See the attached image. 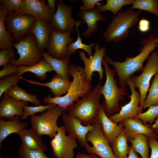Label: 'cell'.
Wrapping results in <instances>:
<instances>
[{
	"label": "cell",
	"mask_w": 158,
	"mask_h": 158,
	"mask_svg": "<svg viewBox=\"0 0 158 158\" xmlns=\"http://www.w3.org/2000/svg\"><path fill=\"white\" fill-rule=\"evenodd\" d=\"M142 46L140 48V52L136 56L127 57L123 62L113 61L110 57L105 55L104 58L108 63L113 65L119 76L118 85L120 87L126 88V79L136 72L142 71L145 68L143 64L148 59L150 54L158 47V37L152 34L147 39L140 42Z\"/></svg>",
	"instance_id": "6da1fadb"
},
{
	"label": "cell",
	"mask_w": 158,
	"mask_h": 158,
	"mask_svg": "<svg viewBox=\"0 0 158 158\" xmlns=\"http://www.w3.org/2000/svg\"><path fill=\"white\" fill-rule=\"evenodd\" d=\"M68 70L73 77V80L67 93L62 97H54L49 94L43 99L45 104H53L59 106L63 111H68V108L73 104V102L79 100V97H83L91 90V83L85 80L84 68L74 64H71Z\"/></svg>",
	"instance_id": "7a4b0ae2"
},
{
	"label": "cell",
	"mask_w": 158,
	"mask_h": 158,
	"mask_svg": "<svg viewBox=\"0 0 158 158\" xmlns=\"http://www.w3.org/2000/svg\"><path fill=\"white\" fill-rule=\"evenodd\" d=\"M102 86L99 83L81 100L69 107L68 114L78 118L85 126L95 123L97 121L100 105Z\"/></svg>",
	"instance_id": "3957f363"
},
{
	"label": "cell",
	"mask_w": 158,
	"mask_h": 158,
	"mask_svg": "<svg viewBox=\"0 0 158 158\" xmlns=\"http://www.w3.org/2000/svg\"><path fill=\"white\" fill-rule=\"evenodd\" d=\"M142 11L129 9L119 11L103 33L107 42H118L129 35L130 29L136 25Z\"/></svg>",
	"instance_id": "277c9868"
},
{
	"label": "cell",
	"mask_w": 158,
	"mask_h": 158,
	"mask_svg": "<svg viewBox=\"0 0 158 158\" xmlns=\"http://www.w3.org/2000/svg\"><path fill=\"white\" fill-rule=\"evenodd\" d=\"M102 64L103 65L106 76V82L103 86H102L101 94L104 97V101L102 103L105 108V113L109 117L115 112L118 113L121 110L119 106L120 101L124 100V95H127L126 88H119L117 85V81L114 78L116 72L114 69L111 70L109 67V64L104 58Z\"/></svg>",
	"instance_id": "5b68a950"
},
{
	"label": "cell",
	"mask_w": 158,
	"mask_h": 158,
	"mask_svg": "<svg viewBox=\"0 0 158 158\" xmlns=\"http://www.w3.org/2000/svg\"><path fill=\"white\" fill-rule=\"evenodd\" d=\"M37 44V39L33 34L30 32L26 35L19 42L13 44L19 57L17 60L11 59L10 63L15 66H31L40 62L42 56Z\"/></svg>",
	"instance_id": "8992f818"
},
{
	"label": "cell",
	"mask_w": 158,
	"mask_h": 158,
	"mask_svg": "<svg viewBox=\"0 0 158 158\" xmlns=\"http://www.w3.org/2000/svg\"><path fill=\"white\" fill-rule=\"evenodd\" d=\"M63 112L60 107L55 105L40 115L31 116V129L39 135H47L53 138L57 133L58 119Z\"/></svg>",
	"instance_id": "52a82bcc"
},
{
	"label": "cell",
	"mask_w": 158,
	"mask_h": 158,
	"mask_svg": "<svg viewBox=\"0 0 158 158\" xmlns=\"http://www.w3.org/2000/svg\"><path fill=\"white\" fill-rule=\"evenodd\" d=\"M37 20L32 16L15 11L6 14L5 25L9 32L12 34L13 44L18 42L25 35L30 32Z\"/></svg>",
	"instance_id": "ba28073f"
},
{
	"label": "cell",
	"mask_w": 158,
	"mask_h": 158,
	"mask_svg": "<svg viewBox=\"0 0 158 158\" xmlns=\"http://www.w3.org/2000/svg\"><path fill=\"white\" fill-rule=\"evenodd\" d=\"M57 10L53 15L50 23L53 29L59 32H73L74 26L76 30L83 22L80 20H75L72 16V7L64 4L62 0H58L56 3Z\"/></svg>",
	"instance_id": "9c48e42d"
},
{
	"label": "cell",
	"mask_w": 158,
	"mask_h": 158,
	"mask_svg": "<svg viewBox=\"0 0 158 158\" xmlns=\"http://www.w3.org/2000/svg\"><path fill=\"white\" fill-rule=\"evenodd\" d=\"M158 73V55L156 51L152 52L142 73L139 75H131L130 78L135 88H138L140 96V106L143 108L144 102L148 90L150 81L154 75Z\"/></svg>",
	"instance_id": "30bf717a"
},
{
	"label": "cell",
	"mask_w": 158,
	"mask_h": 158,
	"mask_svg": "<svg viewBox=\"0 0 158 158\" xmlns=\"http://www.w3.org/2000/svg\"><path fill=\"white\" fill-rule=\"evenodd\" d=\"M93 125V129L90 131L86 137V141L90 142L93 145L87 152L101 158H116L109 143L103 135L100 123L97 120Z\"/></svg>",
	"instance_id": "8fae6325"
},
{
	"label": "cell",
	"mask_w": 158,
	"mask_h": 158,
	"mask_svg": "<svg viewBox=\"0 0 158 158\" xmlns=\"http://www.w3.org/2000/svg\"><path fill=\"white\" fill-rule=\"evenodd\" d=\"M64 125L58 127L57 134L50 143L54 155L57 158H73L74 150L77 147L76 138L66 135Z\"/></svg>",
	"instance_id": "7c38bea8"
},
{
	"label": "cell",
	"mask_w": 158,
	"mask_h": 158,
	"mask_svg": "<svg viewBox=\"0 0 158 158\" xmlns=\"http://www.w3.org/2000/svg\"><path fill=\"white\" fill-rule=\"evenodd\" d=\"M126 83L129 86L131 92V94L128 96L130 99V102L124 106H121V109L118 113L111 114L109 117L111 120L116 123L128 118H133L142 113L143 109V108L138 106L140 101V94L135 90L130 77L127 78Z\"/></svg>",
	"instance_id": "4fadbf2b"
},
{
	"label": "cell",
	"mask_w": 158,
	"mask_h": 158,
	"mask_svg": "<svg viewBox=\"0 0 158 158\" xmlns=\"http://www.w3.org/2000/svg\"><path fill=\"white\" fill-rule=\"evenodd\" d=\"M100 45L98 43L94 47L95 51L92 56L88 58L86 56L85 51H80L79 56L81 60L84 62L85 73V80L91 83L92 75L94 72H98L99 82L103 78L104 70L102 67V61L106 51L104 47L100 48Z\"/></svg>",
	"instance_id": "5bb4252c"
},
{
	"label": "cell",
	"mask_w": 158,
	"mask_h": 158,
	"mask_svg": "<svg viewBox=\"0 0 158 158\" xmlns=\"http://www.w3.org/2000/svg\"><path fill=\"white\" fill-rule=\"evenodd\" d=\"M62 115L66 130L69 135L77 139L80 145L84 146L87 150L90 146L86 141V137L87 133L93 129V124L87 126L83 125L79 119L66 114L65 111L63 112Z\"/></svg>",
	"instance_id": "9a60e30c"
},
{
	"label": "cell",
	"mask_w": 158,
	"mask_h": 158,
	"mask_svg": "<svg viewBox=\"0 0 158 158\" xmlns=\"http://www.w3.org/2000/svg\"><path fill=\"white\" fill-rule=\"evenodd\" d=\"M23 14L30 15L37 20L47 21L51 23L54 13L46 5L44 1L23 0L20 8L15 11Z\"/></svg>",
	"instance_id": "2e32d148"
},
{
	"label": "cell",
	"mask_w": 158,
	"mask_h": 158,
	"mask_svg": "<svg viewBox=\"0 0 158 158\" xmlns=\"http://www.w3.org/2000/svg\"><path fill=\"white\" fill-rule=\"evenodd\" d=\"M71 32H58L53 29L47 47V53L52 57L62 59L66 56L67 47L73 39Z\"/></svg>",
	"instance_id": "e0dca14e"
},
{
	"label": "cell",
	"mask_w": 158,
	"mask_h": 158,
	"mask_svg": "<svg viewBox=\"0 0 158 158\" xmlns=\"http://www.w3.org/2000/svg\"><path fill=\"white\" fill-rule=\"evenodd\" d=\"M28 102L16 100L4 94L0 103V118L13 120L15 116L21 117L24 112L23 107Z\"/></svg>",
	"instance_id": "ac0fdd59"
},
{
	"label": "cell",
	"mask_w": 158,
	"mask_h": 158,
	"mask_svg": "<svg viewBox=\"0 0 158 158\" xmlns=\"http://www.w3.org/2000/svg\"><path fill=\"white\" fill-rule=\"evenodd\" d=\"M106 109L100 105L97 120L100 123L103 135L110 144L123 131L124 127L121 122L118 125L111 120L107 115Z\"/></svg>",
	"instance_id": "d6986e66"
},
{
	"label": "cell",
	"mask_w": 158,
	"mask_h": 158,
	"mask_svg": "<svg viewBox=\"0 0 158 158\" xmlns=\"http://www.w3.org/2000/svg\"><path fill=\"white\" fill-rule=\"evenodd\" d=\"M120 122L124 127L128 139H133L139 134L158 138V135L152 129L151 125L144 124L141 120L128 118Z\"/></svg>",
	"instance_id": "ffe728a7"
},
{
	"label": "cell",
	"mask_w": 158,
	"mask_h": 158,
	"mask_svg": "<svg viewBox=\"0 0 158 158\" xmlns=\"http://www.w3.org/2000/svg\"><path fill=\"white\" fill-rule=\"evenodd\" d=\"M53 29L50 23L47 21L37 20L34 23L30 32L36 37L37 47L40 51L47 48Z\"/></svg>",
	"instance_id": "44dd1931"
},
{
	"label": "cell",
	"mask_w": 158,
	"mask_h": 158,
	"mask_svg": "<svg viewBox=\"0 0 158 158\" xmlns=\"http://www.w3.org/2000/svg\"><path fill=\"white\" fill-rule=\"evenodd\" d=\"M21 79L25 80L32 85H37L49 87L54 97H61L63 94H66L69 89L72 81L64 79L58 74L54 75L48 83H42L35 80H28L21 77Z\"/></svg>",
	"instance_id": "7402d4cb"
},
{
	"label": "cell",
	"mask_w": 158,
	"mask_h": 158,
	"mask_svg": "<svg viewBox=\"0 0 158 158\" xmlns=\"http://www.w3.org/2000/svg\"><path fill=\"white\" fill-rule=\"evenodd\" d=\"M78 15L82 20L83 24L87 25V29L81 34L82 35L87 37H90L93 32L97 31L98 25L96 24L98 20L104 21L107 18L95 7L88 11L80 10L78 12Z\"/></svg>",
	"instance_id": "603a6c76"
},
{
	"label": "cell",
	"mask_w": 158,
	"mask_h": 158,
	"mask_svg": "<svg viewBox=\"0 0 158 158\" xmlns=\"http://www.w3.org/2000/svg\"><path fill=\"white\" fill-rule=\"evenodd\" d=\"M20 117L15 116L11 120L5 121L0 119V148L2 141L10 134L16 133L18 134L28 126V123L26 122H22L20 121Z\"/></svg>",
	"instance_id": "cb8c5ba5"
},
{
	"label": "cell",
	"mask_w": 158,
	"mask_h": 158,
	"mask_svg": "<svg viewBox=\"0 0 158 158\" xmlns=\"http://www.w3.org/2000/svg\"><path fill=\"white\" fill-rule=\"evenodd\" d=\"M18 134L22 143L28 149L41 150L44 152L46 150V147L42 143L41 135L36 133L31 128H24Z\"/></svg>",
	"instance_id": "d4e9b609"
},
{
	"label": "cell",
	"mask_w": 158,
	"mask_h": 158,
	"mask_svg": "<svg viewBox=\"0 0 158 158\" xmlns=\"http://www.w3.org/2000/svg\"><path fill=\"white\" fill-rule=\"evenodd\" d=\"M41 54L43 59L50 64L57 74L64 79H70L71 76L68 70L70 56H66L62 59L55 58L44 50L41 51Z\"/></svg>",
	"instance_id": "484cf974"
},
{
	"label": "cell",
	"mask_w": 158,
	"mask_h": 158,
	"mask_svg": "<svg viewBox=\"0 0 158 158\" xmlns=\"http://www.w3.org/2000/svg\"><path fill=\"white\" fill-rule=\"evenodd\" d=\"M53 69L50 64L45 59L31 66H19L18 73L21 75L26 72H31L35 74L40 80H45L47 78L46 73L51 72Z\"/></svg>",
	"instance_id": "4316f807"
},
{
	"label": "cell",
	"mask_w": 158,
	"mask_h": 158,
	"mask_svg": "<svg viewBox=\"0 0 158 158\" xmlns=\"http://www.w3.org/2000/svg\"><path fill=\"white\" fill-rule=\"evenodd\" d=\"M128 137L125 128L114 140L110 144L116 158H126L128 154L130 146L127 143Z\"/></svg>",
	"instance_id": "83f0119b"
},
{
	"label": "cell",
	"mask_w": 158,
	"mask_h": 158,
	"mask_svg": "<svg viewBox=\"0 0 158 158\" xmlns=\"http://www.w3.org/2000/svg\"><path fill=\"white\" fill-rule=\"evenodd\" d=\"M4 5H0V48L2 49L14 47L13 41L10 33L7 32L4 23L6 14Z\"/></svg>",
	"instance_id": "f1b7e54d"
},
{
	"label": "cell",
	"mask_w": 158,
	"mask_h": 158,
	"mask_svg": "<svg viewBox=\"0 0 158 158\" xmlns=\"http://www.w3.org/2000/svg\"><path fill=\"white\" fill-rule=\"evenodd\" d=\"M148 137L146 135L139 134L133 139L127 138V142L131 143L132 150L139 153L142 158H149V146Z\"/></svg>",
	"instance_id": "f546056e"
},
{
	"label": "cell",
	"mask_w": 158,
	"mask_h": 158,
	"mask_svg": "<svg viewBox=\"0 0 158 158\" xmlns=\"http://www.w3.org/2000/svg\"><path fill=\"white\" fill-rule=\"evenodd\" d=\"M4 93L16 100L30 102L37 106L41 104L35 95L28 93L18 85L11 87Z\"/></svg>",
	"instance_id": "4dcf8cb0"
},
{
	"label": "cell",
	"mask_w": 158,
	"mask_h": 158,
	"mask_svg": "<svg viewBox=\"0 0 158 158\" xmlns=\"http://www.w3.org/2000/svg\"><path fill=\"white\" fill-rule=\"evenodd\" d=\"M76 31L78 32V37L77 40L74 42H71L67 45L66 56H69L75 53L76 50L79 49L84 50L86 51L89 56L90 57L92 56V48L94 47L95 43L92 42L91 44L87 45L82 42V39L80 37L78 30Z\"/></svg>",
	"instance_id": "1f68e13d"
},
{
	"label": "cell",
	"mask_w": 158,
	"mask_h": 158,
	"mask_svg": "<svg viewBox=\"0 0 158 158\" xmlns=\"http://www.w3.org/2000/svg\"><path fill=\"white\" fill-rule=\"evenodd\" d=\"M132 1L133 0H107L104 5H98L95 7L102 13L110 11L112 13L114 16H115L123 6L132 4Z\"/></svg>",
	"instance_id": "d6a6232c"
},
{
	"label": "cell",
	"mask_w": 158,
	"mask_h": 158,
	"mask_svg": "<svg viewBox=\"0 0 158 158\" xmlns=\"http://www.w3.org/2000/svg\"><path fill=\"white\" fill-rule=\"evenodd\" d=\"M132 4L129 9L136 8L148 11L158 17V0H133Z\"/></svg>",
	"instance_id": "836d02e7"
},
{
	"label": "cell",
	"mask_w": 158,
	"mask_h": 158,
	"mask_svg": "<svg viewBox=\"0 0 158 158\" xmlns=\"http://www.w3.org/2000/svg\"><path fill=\"white\" fill-rule=\"evenodd\" d=\"M148 90L149 94L144 101L143 108L158 105V73L155 75Z\"/></svg>",
	"instance_id": "e575fe53"
},
{
	"label": "cell",
	"mask_w": 158,
	"mask_h": 158,
	"mask_svg": "<svg viewBox=\"0 0 158 158\" xmlns=\"http://www.w3.org/2000/svg\"><path fill=\"white\" fill-rule=\"evenodd\" d=\"M21 75L18 73L6 76L0 79V98L2 94L13 86H17Z\"/></svg>",
	"instance_id": "d590c367"
},
{
	"label": "cell",
	"mask_w": 158,
	"mask_h": 158,
	"mask_svg": "<svg viewBox=\"0 0 158 158\" xmlns=\"http://www.w3.org/2000/svg\"><path fill=\"white\" fill-rule=\"evenodd\" d=\"M158 116V105L151 106L148 110L144 113L139 114L133 118L141 120L144 124L150 123V124L155 121Z\"/></svg>",
	"instance_id": "8d00e7d4"
},
{
	"label": "cell",
	"mask_w": 158,
	"mask_h": 158,
	"mask_svg": "<svg viewBox=\"0 0 158 158\" xmlns=\"http://www.w3.org/2000/svg\"><path fill=\"white\" fill-rule=\"evenodd\" d=\"M19 158H49L44 152L28 149L22 143L19 147Z\"/></svg>",
	"instance_id": "74e56055"
},
{
	"label": "cell",
	"mask_w": 158,
	"mask_h": 158,
	"mask_svg": "<svg viewBox=\"0 0 158 158\" xmlns=\"http://www.w3.org/2000/svg\"><path fill=\"white\" fill-rule=\"evenodd\" d=\"M55 105L53 104H49L45 105H39L36 106H28L23 107L24 112L22 116L20 117V120L26 119L29 116H33L37 112H43L47 109H48Z\"/></svg>",
	"instance_id": "f35d334b"
},
{
	"label": "cell",
	"mask_w": 158,
	"mask_h": 158,
	"mask_svg": "<svg viewBox=\"0 0 158 158\" xmlns=\"http://www.w3.org/2000/svg\"><path fill=\"white\" fill-rule=\"evenodd\" d=\"M14 47L2 49L0 51V66L9 63L11 59L15 60Z\"/></svg>",
	"instance_id": "ab89813d"
},
{
	"label": "cell",
	"mask_w": 158,
	"mask_h": 158,
	"mask_svg": "<svg viewBox=\"0 0 158 158\" xmlns=\"http://www.w3.org/2000/svg\"><path fill=\"white\" fill-rule=\"evenodd\" d=\"M23 0H1L6 13L15 11L20 7Z\"/></svg>",
	"instance_id": "60d3db41"
},
{
	"label": "cell",
	"mask_w": 158,
	"mask_h": 158,
	"mask_svg": "<svg viewBox=\"0 0 158 158\" xmlns=\"http://www.w3.org/2000/svg\"><path fill=\"white\" fill-rule=\"evenodd\" d=\"M3 69L0 71V78L18 73L19 66H15L10 63L4 66Z\"/></svg>",
	"instance_id": "b9f144b4"
},
{
	"label": "cell",
	"mask_w": 158,
	"mask_h": 158,
	"mask_svg": "<svg viewBox=\"0 0 158 158\" xmlns=\"http://www.w3.org/2000/svg\"><path fill=\"white\" fill-rule=\"evenodd\" d=\"M148 141L151 150L150 158H158V141L157 139L148 136Z\"/></svg>",
	"instance_id": "7bdbcfd3"
},
{
	"label": "cell",
	"mask_w": 158,
	"mask_h": 158,
	"mask_svg": "<svg viewBox=\"0 0 158 158\" xmlns=\"http://www.w3.org/2000/svg\"><path fill=\"white\" fill-rule=\"evenodd\" d=\"M102 0H82L83 5L80 7V10L88 11L95 8V6Z\"/></svg>",
	"instance_id": "ee69618b"
},
{
	"label": "cell",
	"mask_w": 158,
	"mask_h": 158,
	"mask_svg": "<svg viewBox=\"0 0 158 158\" xmlns=\"http://www.w3.org/2000/svg\"><path fill=\"white\" fill-rule=\"evenodd\" d=\"M150 22L148 20L142 19L139 22L138 29L142 32H146L150 30Z\"/></svg>",
	"instance_id": "f6af8a7d"
},
{
	"label": "cell",
	"mask_w": 158,
	"mask_h": 158,
	"mask_svg": "<svg viewBox=\"0 0 158 158\" xmlns=\"http://www.w3.org/2000/svg\"><path fill=\"white\" fill-rule=\"evenodd\" d=\"M75 158H99L95 154L89 155L78 152L76 155Z\"/></svg>",
	"instance_id": "bcb514c9"
},
{
	"label": "cell",
	"mask_w": 158,
	"mask_h": 158,
	"mask_svg": "<svg viewBox=\"0 0 158 158\" xmlns=\"http://www.w3.org/2000/svg\"><path fill=\"white\" fill-rule=\"evenodd\" d=\"M47 6L54 13L56 10V4L55 0H47Z\"/></svg>",
	"instance_id": "7dc6e473"
},
{
	"label": "cell",
	"mask_w": 158,
	"mask_h": 158,
	"mask_svg": "<svg viewBox=\"0 0 158 158\" xmlns=\"http://www.w3.org/2000/svg\"><path fill=\"white\" fill-rule=\"evenodd\" d=\"M129 153L126 158H142L141 157L139 158L136 153L132 149L131 145Z\"/></svg>",
	"instance_id": "c3c4849f"
},
{
	"label": "cell",
	"mask_w": 158,
	"mask_h": 158,
	"mask_svg": "<svg viewBox=\"0 0 158 158\" xmlns=\"http://www.w3.org/2000/svg\"><path fill=\"white\" fill-rule=\"evenodd\" d=\"M151 128L153 131L158 129V116L156 118L154 124L151 126Z\"/></svg>",
	"instance_id": "681fc988"
},
{
	"label": "cell",
	"mask_w": 158,
	"mask_h": 158,
	"mask_svg": "<svg viewBox=\"0 0 158 158\" xmlns=\"http://www.w3.org/2000/svg\"><path fill=\"white\" fill-rule=\"evenodd\" d=\"M154 132L157 134H158V129L155 130Z\"/></svg>",
	"instance_id": "f907efd6"
},
{
	"label": "cell",
	"mask_w": 158,
	"mask_h": 158,
	"mask_svg": "<svg viewBox=\"0 0 158 158\" xmlns=\"http://www.w3.org/2000/svg\"><path fill=\"white\" fill-rule=\"evenodd\" d=\"M156 52L158 55V50H157Z\"/></svg>",
	"instance_id": "816d5d0a"
},
{
	"label": "cell",
	"mask_w": 158,
	"mask_h": 158,
	"mask_svg": "<svg viewBox=\"0 0 158 158\" xmlns=\"http://www.w3.org/2000/svg\"><path fill=\"white\" fill-rule=\"evenodd\" d=\"M0 158H2L1 156H0Z\"/></svg>",
	"instance_id": "f5cc1de1"
}]
</instances>
